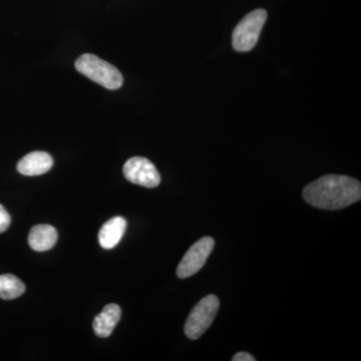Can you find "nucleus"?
<instances>
[{
  "label": "nucleus",
  "instance_id": "1a4fd4ad",
  "mask_svg": "<svg viewBox=\"0 0 361 361\" xmlns=\"http://www.w3.org/2000/svg\"><path fill=\"white\" fill-rule=\"evenodd\" d=\"M127 229V221L121 216L106 221L99 233V242L104 249H113L122 240Z\"/></svg>",
  "mask_w": 361,
  "mask_h": 361
},
{
  "label": "nucleus",
  "instance_id": "423d86ee",
  "mask_svg": "<svg viewBox=\"0 0 361 361\" xmlns=\"http://www.w3.org/2000/svg\"><path fill=\"white\" fill-rule=\"evenodd\" d=\"M126 179L133 184L146 188H155L161 183V176L155 165L148 159L134 157L126 161L123 166Z\"/></svg>",
  "mask_w": 361,
  "mask_h": 361
},
{
  "label": "nucleus",
  "instance_id": "f257e3e1",
  "mask_svg": "<svg viewBox=\"0 0 361 361\" xmlns=\"http://www.w3.org/2000/svg\"><path fill=\"white\" fill-rule=\"evenodd\" d=\"M304 200L323 210H339L361 199L360 180L342 175H326L303 190Z\"/></svg>",
  "mask_w": 361,
  "mask_h": 361
},
{
  "label": "nucleus",
  "instance_id": "f8f14e48",
  "mask_svg": "<svg viewBox=\"0 0 361 361\" xmlns=\"http://www.w3.org/2000/svg\"><path fill=\"white\" fill-rule=\"evenodd\" d=\"M11 218L4 206L0 205V233L6 232L11 226Z\"/></svg>",
  "mask_w": 361,
  "mask_h": 361
},
{
  "label": "nucleus",
  "instance_id": "20e7f679",
  "mask_svg": "<svg viewBox=\"0 0 361 361\" xmlns=\"http://www.w3.org/2000/svg\"><path fill=\"white\" fill-rule=\"evenodd\" d=\"M219 306V299L213 294L204 297L201 301H199L188 316L186 324H185V334L188 338L195 341L200 338L205 334L206 330L215 320Z\"/></svg>",
  "mask_w": 361,
  "mask_h": 361
},
{
  "label": "nucleus",
  "instance_id": "7ed1b4c3",
  "mask_svg": "<svg viewBox=\"0 0 361 361\" xmlns=\"http://www.w3.org/2000/svg\"><path fill=\"white\" fill-rule=\"evenodd\" d=\"M267 20L265 9H256L244 16L233 32V49L236 51H250L257 44L263 26Z\"/></svg>",
  "mask_w": 361,
  "mask_h": 361
},
{
  "label": "nucleus",
  "instance_id": "0eeeda50",
  "mask_svg": "<svg viewBox=\"0 0 361 361\" xmlns=\"http://www.w3.org/2000/svg\"><path fill=\"white\" fill-rule=\"evenodd\" d=\"M54 165V160L45 152H32L18 164V171L21 175L39 176L49 172Z\"/></svg>",
  "mask_w": 361,
  "mask_h": 361
},
{
  "label": "nucleus",
  "instance_id": "9d476101",
  "mask_svg": "<svg viewBox=\"0 0 361 361\" xmlns=\"http://www.w3.org/2000/svg\"><path fill=\"white\" fill-rule=\"evenodd\" d=\"M58 241V232L51 225L35 226L30 232L28 244L33 250L44 252L56 245Z\"/></svg>",
  "mask_w": 361,
  "mask_h": 361
},
{
  "label": "nucleus",
  "instance_id": "f03ea898",
  "mask_svg": "<svg viewBox=\"0 0 361 361\" xmlns=\"http://www.w3.org/2000/svg\"><path fill=\"white\" fill-rule=\"evenodd\" d=\"M75 68L90 80L108 90L120 89L123 84L121 71L94 54H85L80 56L75 61Z\"/></svg>",
  "mask_w": 361,
  "mask_h": 361
},
{
  "label": "nucleus",
  "instance_id": "ddd939ff",
  "mask_svg": "<svg viewBox=\"0 0 361 361\" xmlns=\"http://www.w3.org/2000/svg\"><path fill=\"white\" fill-rule=\"evenodd\" d=\"M233 361H255V358L253 357L248 353H239L237 355L233 356Z\"/></svg>",
  "mask_w": 361,
  "mask_h": 361
},
{
  "label": "nucleus",
  "instance_id": "39448f33",
  "mask_svg": "<svg viewBox=\"0 0 361 361\" xmlns=\"http://www.w3.org/2000/svg\"><path fill=\"white\" fill-rule=\"evenodd\" d=\"M214 246L215 241L209 236L203 237L192 245L178 265V277L185 279L199 272L206 264L207 259L212 253Z\"/></svg>",
  "mask_w": 361,
  "mask_h": 361
},
{
  "label": "nucleus",
  "instance_id": "9b49d317",
  "mask_svg": "<svg viewBox=\"0 0 361 361\" xmlns=\"http://www.w3.org/2000/svg\"><path fill=\"white\" fill-rule=\"evenodd\" d=\"M25 285L18 277L11 274L0 275V298L13 300L23 295Z\"/></svg>",
  "mask_w": 361,
  "mask_h": 361
},
{
  "label": "nucleus",
  "instance_id": "6e6552de",
  "mask_svg": "<svg viewBox=\"0 0 361 361\" xmlns=\"http://www.w3.org/2000/svg\"><path fill=\"white\" fill-rule=\"evenodd\" d=\"M122 310L116 304H109L103 311L94 318L92 327L99 337L106 338L113 334L114 329L120 322Z\"/></svg>",
  "mask_w": 361,
  "mask_h": 361
}]
</instances>
